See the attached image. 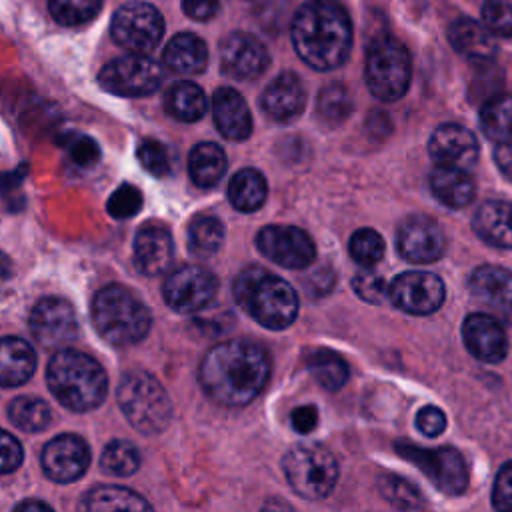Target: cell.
Segmentation results:
<instances>
[{
  "label": "cell",
  "mask_w": 512,
  "mask_h": 512,
  "mask_svg": "<svg viewBox=\"0 0 512 512\" xmlns=\"http://www.w3.org/2000/svg\"><path fill=\"white\" fill-rule=\"evenodd\" d=\"M260 106L274 122H290L298 118L306 106V90L302 80L292 72L278 74L264 88Z\"/></svg>",
  "instance_id": "22"
},
{
  "label": "cell",
  "mask_w": 512,
  "mask_h": 512,
  "mask_svg": "<svg viewBox=\"0 0 512 512\" xmlns=\"http://www.w3.org/2000/svg\"><path fill=\"white\" fill-rule=\"evenodd\" d=\"M162 292L172 310L180 314H194L214 300L218 280L208 268L186 264L168 274Z\"/></svg>",
  "instance_id": "12"
},
{
  "label": "cell",
  "mask_w": 512,
  "mask_h": 512,
  "mask_svg": "<svg viewBox=\"0 0 512 512\" xmlns=\"http://www.w3.org/2000/svg\"><path fill=\"white\" fill-rule=\"evenodd\" d=\"M174 254L170 232L160 224L144 226L134 240V264L146 276H158L168 270Z\"/></svg>",
  "instance_id": "24"
},
{
  "label": "cell",
  "mask_w": 512,
  "mask_h": 512,
  "mask_svg": "<svg viewBox=\"0 0 512 512\" xmlns=\"http://www.w3.org/2000/svg\"><path fill=\"white\" fill-rule=\"evenodd\" d=\"M110 32L114 42L128 52L148 54L162 40L164 20L152 4L130 2L116 10Z\"/></svg>",
  "instance_id": "10"
},
{
  "label": "cell",
  "mask_w": 512,
  "mask_h": 512,
  "mask_svg": "<svg viewBox=\"0 0 512 512\" xmlns=\"http://www.w3.org/2000/svg\"><path fill=\"white\" fill-rule=\"evenodd\" d=\"M392 304L414 316H426L436 312L444 302V284L432 272L410 270L398 274L388 286Z\"/></svg>",
  "instance_id": "14"
},
{
  "label": "cell",
  "mask_w": 512,
  "mask_h": 512,
  "mask_svg": "<svg viewBox=\"0 0 512 512\" xmlns=\"http://www.w3.org/2000/svg\"><path fill=\"white\" fill-rule=\"evenodd\" d=\"M308 370L314 376V380L334 392L342 388L348 380V366L346 362L332 350H318L308 356Z\"/></svg>",
  "instance_id": "36"
},
{
  "label": "cell",
  "mask_w": 512,
  "mask_h": 512,
  "mask_svg": "<svg viewBox=\"0 0 512 512\" xmlns=\"http://www.w3.org/2000/svg\"><path fill=\"white\" fill-rule=\"evenodd\" d=\"M428 150L438 166L468 168L478 158V142L474 134L460 124L438 126L430 136Z\"/></svg>",
  "instance_id": "21"
},
{
  "label": "cell",
  "mask_w": 512,
  "mask_h": 512,
  "mask_svg": "<svg viewBox=\"0 0 512 512\" xmlns=\"http://www.w3.org/2000/svg\"><path fill=\"white\" fill-rule=\"evenodd\" d=\"M220 66L226 76L254 80L268 66V50L256 36L234 32L220 44Z\"/></svg>",
  "instance_id": "17"
},
{
  "label": "cell",
  "mask_w": 512,
  "mask_h": 512,
  "mask_svg": "<svg viewBox=\"0 0 512 512\" xmlns=\"http://www.w3.org/2000/svg\"><path fill=\"white\" fill-rule=\"evenodd\" d=\"M316 112L326 126L342 124L352 112V98L348 88L338 82L324 86L316 100Z\"/></svg>",
  "instance_id": "37"
},
{
  "label": "cell",
  "mask_w": 512,
  "mask_h": 512,
  "mask_svg": "<svg viewBox=\"0 0 512 512\" xmlns=\"http://www.w3.org/2000/svg\"><path fill=\"white\" fill-rule=\"evenodd\" d=\"M462 338L468 352L482 362H500L508 352V338L492 314H470L462 324Z\"/></svg>",
  "instance_id": "20"
},
{
  "label": "cell",
  "mask_w": 512,
  "mask_h": 512,
  "mask_svg": "<svg viewBox=\"0 0 512 512\" xmlns=\"http://www.w3.org/2000/svg\"><path fill=\"white\" fill-rule=\"evenodd\" d=\"M282 468L292 490L306 500L328 496L338 480V462L320 444L292 446L282 458Z\"/></svg>",
  "instance_id": "8"
},
{
  "label": "cell",
  "mask_w": 512,
  "mask_h": 512,
  "mask_svg": "<svg viewBox=\"0 0 512 512\" xmlns=\"http://www.w3.org/2000/svg\"><path fill=\"white\" fill-rule=\"evenodd\" d=\"M448 42L450 46L470 58L488 62L496 54V40L494 34L482 24L472 18H458L448 26Z\"/></svg>",
  "instance_id": "25"
},
{
  "label": "cell",
  "mask_w": 512,
  "mask_h": 512,
  "mask_svg": "<svg viewBox=\"0 0 512 512\" xmlns=\"http://www.w3.org/2000/svg\"><path fill=\"white\" fill-rule=\"evenodd\" d=\"M472 228L494 248H512V204L504 200L484 202L472 220Z\"/></svg>",
  "instance_id": "26"
},
{
  "label": "cell",
  "mask_w": 512,
  "mask_h": 512,
  "mask_svg": "<svg viewBox=\"0 0 512 512\" xmlns=\"http://www.w3.org/2000/svg\"><path fill=\"white\" fill-rule=\"evenodd\" d=\"M142 206V194L136 186L132 184H122L118 186L112 196L108 198V214L118 218V220H124V218H130L134 214H138Z\"/></svg>",
  "instance_id": "45"
},
{
  "label": "cell",
  "mask_w": 512,
  "mask_h": 512,
  "mask_svg": "<svg viewBox=\"0 0 512 512\" xmlns=\"http://www.w3.org/2000/svg\"><path fill=\"white\" fill-rule=\"evenodd\" d=\"M102 6V0H48L52 18L64 26L90 22Z\"/></svg>",
  "instance_id": "41"
},
{
  "label": "cell",
  "mask_w": 512,
  "mask_h": 512,
  "mask_svg": "<svg viewBox=\"0 0 512 512\" xmlns=\"http://www.w3.org/2000/svg\"><path fill=\"white\" fill-rule=\"evenodd\" d=\"M318 424V412L314 406L306 404V406H298L292 412V426L294 430H298L300 434H306L310 430H314Z\"/></svg>",
  "instance_id": "53"
},
{
  "label": "cell",
  "mask_w": 512,
  "mask_h": 512,
  "mask_svg": "<svg viewBox=\"0 0 512 512\" xmlns=\"http://www.w3.org/2000/svg\"><path fill=\"white\" fill-rule=\"evenodd\" d=\"M224 240V226L214 216H196L188 228V248L198 258L216 254Z\"/></svg>",
  "instance_id": "35"
},
{
  "label": "cell",
  "mask_w": 512,
  "mask_h": 512,
  "mask_svg": "<svg viewBox=\"0 0 512 512\" xmlns=\"http://www.w3.org/2000/svg\"><path fill=\"white\" fill-rule=\"evenodd\" d=\"M470 292L494 318L512 322V272L500 266H480L470 278Z\"/></svg>",
  "instance_id": "19"
},
{
  "label": "cell",
  "mask_w": 512,
  "mask_h": 512,
  "mask_svg": "<svg viewBox=\"0 0 512 512\" xmlns=\"http://www.w3.org/2000/svg\"><path fill=\"white\" fill-rule=\"evenodd\" d=\"M352 288H354L356 296H360L364 302H370V304L382 302L384 296L388 294V284H386L384 276L370 268L358 272L352 278Z\"/></svg>",
  "instance_id": "46"
},
{
  "label": "cell",
  "mask_w": 512,
  "mask_h": 512,
  "mask_svg": "<svg viewBox=\"0 0 512 512\" xmlns=\"http://www.w3.org/2000/svg\"><path fill=\"white\" fill-rule=\"evenodd\" d=\"M296 54L314 70L326 72L342 66L352 48V22L336 0H308L292 20Z\"/></svg>",
  "instance_id": "2"
},
{
  "label": "cell",
  "mask_w": 512,
  "mask_h": 512,
  "mask_svg": "<svg viewBox=\"0 0 512 512\" xmlns=\"http://www.w3.org/2000/svg\"><path fill=\"white\" fill-rule=\"evenodd\" d=\"M138 466H140V454L136 446L126 440L110 442L100 456V468L112 476H128L136 472Z\"/></svg>",
  "instance_id": "39"
},
{
  "label": "cell",
  "mask_w": 512,
  "mask_h": 512,
  "mask_svg": "<svg viewBox=\"0 0 512 512\" xmlns=\"http://www.w3.org/2000/svg\"><path fill=\"white\" fill-rule=\"evenodd\" d=\"M16 510H52L48 504H44V502H32V500H26V502H20L18 506H16Z\"/></svg>",
  "instance_id": "55"
},
{
  "label": "cell",
  "mask_w": 512,
  "mask_h": 512,
  "mask_svg": "<svg viewBox=\"0 0 512 512\" xmlns=\"http://www.w3.org/2000/svg\"><path fill=\"white\" fill-rule=\"evenodd\" d=\"M138 160L144 166V170H148L152 176L160 178L170 174L172 170V154L170 148L166 144H162L160 140L154 138H146L138 144Z\"/></svg>",
  "instance_id": "42"
},
{
  "label": "cell",
  "mask_w": 512,
  "mask_h": 512,
  "mask_svg": "<svg viewBox=\"0 0 512 512\" xmlns=\"http://www.w3.org/2000/svg\"><path fill=\"white\" fill-rule=\"evenodd\" d=\"M116 398L128 422L144 434H156L170 422L172 402L168 392L148 372H128L118 384Z\"/></svg>",
  "instance_id": "6"
},
{
  "label": "cell",
  "mask_w": 512,
  "mask_h": 512,
  "mask_svg": "<svg viewBox=\"0 0 512 512\" xmlns=\"http://www.w3.org/2000/svg\"><path fill=\"white\" fill-rule=\"evenodd\" d=\"M182 8L192 20H210L218 10V0H182Z\"/></svg>",
  "instance_id": "52"
},
{
  "label": "cell",
  "mask_w": 512,
  "mask_h": 512,
  "mask_svg": "<svg viewBox=\"0 0 512 512\" xmlns=\"http://www.w3.org/2000/svg\"><path fill=\"white\" fill-rule=\"evenodd\" d=\"M46 380L52 394L70 410L96 408L108 390L106 372L84 352L60 348L48 362Z\"/></svg>",
  "instance_id": "3"
},
{
  "label": "cell",
  "mask_w": 512,
  "mask_h": 512,
  "mask_svg": "<svg viewBox=\"0 0 512 512\" xmlns=\"http://www.w3.org/2000/svg\"><path fill=\"white\" fill-rule=\"evenodd\" d=\"M82 510L116 512V510H150V504L136 492L122 486H100L90 490L82 504Z\"/></svg>",
  "instance_id": "33"
},
{
  "label": "cell",
  "mask_w": 512,
  "mask_h": 512,
  "mask_svg": "<svg viewBox=\"0 0 512 512\" xmlns=\"http://www.w3.org/2000/svg\"><path fill=\"white\" fill-rule=\"evenodd\" d=\"M212 118L228 140H246L252 134V116L246 100L234 88L222 86L212 96Z\"/></svg>",
  "instance_id": "23"
},
{
  "label": "cell",
  "mask_w": 512,
  "mask_h": 512,
  "mask_svg": "<svg viewBox=\"0 0 512 512\" xmlns=\"http://www.w3.org/2000/svg\"><path fill=\"white\" fill-rule=\"evenodd\" d=\"M228 200L240 212H254L266 200V180L254 168L238 170L228 184Z\"/></svg>",
  "instance_id": "32"
},
{
  "label": "cell",
  "mask_w": 512,
  "mask_h": 512,
  "mask_svg": "<svg viewBox=\"0 0 512 512\" xmlns=\"http://www.w3.org/2000/svg\"><path fill=\"white\" fill-rule=\"evenodd\" d=\"M36 366L32 346L16 336L0 338V386L24 384Z\"/></svg>",
  "instance_id": "29"
},
{
  "label": "cell",
  "mask_w": 512,
  "mask_h": 512,
  "mask_svg": "<svg viewBox=\"0 0 512 512\" xmlns=\"http://www.w3.org/2000/svg\"><path fill=\"white\" fill-rule=\"evenodd\" d=\"M384 250H386V244L382 236L372 228L356 230L348 242V252L352 260L364 268L378 264L384 256Z\"/></svg>",
  "instance_id": "40"
},
{
  "label": "cell",
  "mask_w": 512,
  "mask_h": 512,
  "mask_svg": "<svg viewBox=\"0 0 512 512\" xmlns=\"http://www.w3.org/2000/svg\"><path fill=\"white\" fill-rule=\"evenodd\" d=\"M256 246L268 260L292 270L306 268L316 258L312 238L296 226H264L256 236Z\"/></svg>",
  "instance_id": "13"
},
{
  "label": "cell",
  "mask_w": 512,
  "mask_h": 512,
  "mask_svg": "<svg viewBox=\"0 0 512 512\" xmlns=\"http://www.w3.org/2000/svg\"><path fill=\"white\" fill-rule=\"evenodd\" d=\"M22 462V448H20V442L0 430V474H8L12 470H16Z\"/></svg>",
  "instance_id": "50"
},
{
  "label": "cell",
  "mask_w": 512,
  "mask_h": 512,
  "mask_svg": "<svg viewBox=\"0 0 512 512\" xmlns=\"http://www.w3.org/2000/svg\"><path fill=\"white\" fill-rule=\"evenodd\" d=\"M396 246L402 258L416 264H428L444 254L446 238L434 218L416 214L400 224Z\"/></svg>",
  "instance_id": "16"
},
{
  "label": "cell",
  "mask_w": 512,
  "mask_h": 512,
  "mask_svg": "<svg viewBox=\"0 0 512 512\" xmlns=\"http://www.w3.org/2000/svg\"><path fill=\"white\" fill-rule=\"evenodd\" d=\"M480 126L494 142H512V96L494 94L480 110Z\"/></svg>",
  "instance_id": "34"
},
{
  "label": "cell",
  "mask_w": 512,
  "mask_h": 512,
  "mask_svg": "<svg viewBox=\"0 0 512 512\" xmlns=\"http://www.w3.org/2000/svg\"><path fill=\"white\" fill-rule=\"evenodd\" d=\"M432 194L448 208H464L474 200L476 184L466 168L436 166L430 172Z\"/></svg>",
  "instance_id": "27"
},
{
  "label": "cell",
  "mask_w": 512,
  "mask_h": 512,
  "mask_svg": "<svg viewBox=\"0 0 512 512\" xmlns=\"http://www.w3.org/2000/svg\"><path fill=\"white\" fill-rule=\"evenodd\" d=\"M482 24L496 36H512V0H484Z\"/></svg>",
  "instance_id": "44"
},
{
  "label": "cell",
  "mask_w": 512,
  "mask_h": 512,
  "mask_svg": "<svg viewBox=\"0 0 512 512\" xmlns=\"http://www.w3.org/2000/svg\"><path fill=\"white\" fill-rule=\"evenodd\" d=\"M162 60L176 74H200L208 64V48L196 34L182 32L166 44Z\"/></svg>",
  "instance_id": "28"
},
{
  "label": "cell",
  "mask_w": 512,
  "mask_h": 512,
  "mask_svg": "<svg viewBox=\"0 0 512 512\" xmlns=\"http://www.w3.org/2000/svg\"><path fill=\"white\" fill-rule=\"evenodd\" d=\"M270 366V356L262 346L246 340H226L204 354L198 378L214 402L244 406L262 392Z\"/></svg>",
  "instance_id": "1"
},
{
  "label": "cell",
  "mask_w": 512,
  "mask_h": 512,
  "mask_svg": "<svg viewBox=\"0 0 512 512\" xmlns=\"http://www.w3.org/2000/svg\"><path fill=\"white\" fill-rule=\"evenodd\" d=\"M164 108L172 118L180 122H196L204 116L208 102L204 90L198 84L182 80L168 88L164 96Z\"/></svg>",
  "instance_id": "31"
},
{
  "label": "cell",
  "mask_w": 512,
  "mask_h": 512,
  "mask_svg": "<svg viewBox=\"0 0 512 512\" xmlns=\"http://www.w3.org/2000/svg\"><path fill=\"white\" fill-rule=\"evenodd\" d=\"M364 78L368 90L382 102L402 98L410 86V56L406 46L390 36H376L366 50Z\"/></svg>",
  "instance_id": "7"
},
{
  "label": "cell",
  "mask_w": 512,
  "mask_h": 512,
  "mask_svg": "<svg viewBox=\"0 0 512 512\" xmlns=\"http://www.w3.org/2000/svg\"><path fill=\"white\" fill-rule=\"evenodd\" d=\"M64 146H66L68 156L72 158V162H76L78 166H92L100 158V148L90 136L66 134Z\"/></svg>",
  "instance_id": "47"
},
{
  "label": "cell",
  "mask_w": 512,
  "mask_h": 512,
  "mask_svg": "<svg viewBox=\"0 0 512 512\" xmlns=\"http://www.w3.org/2000/svg\"><path fill=\"white\" fill-rule=\"evenodd\" d=\"M10 278V264L4 258V254H0V286Z\"/></svg>",
  "instance_id": "56"
},
{
  "label": "cell",
  "mask_w": 512,
  "mask_h": 512,
  "mask_svg": "<svg viewBox=\"0 0 512 512\" xmlns=\"http://www.w3.org/2000/svg\"><path fill=\"white\" fill-rule=\"evenodd\" d=\"M380 492L396 508H416L422 502L420 492L416 490L414 484L392 474L380 478Z\"/></svg>",
  "instance_id": "43"
},
{
  "label": "cell",
  "mask_w": 512,
  "mask_h": 512,
  "mask_svg": "<svg viewBox=\"0 0 512 512\" xmlns=\"http://www.w3.org/2000/svg\"><path fill=\"white\" fill-rule=\"evenodd\" d=\"M188 172L196 186L212 188L226 172V154L214 142H200L188 156Z\"/></svg>",
  "instance_id": "30"
},
{
  "label": "cell",
  "mask_w": 512,
  "mask_h": 512,
  "mask_svg": "<svg viewBox=\"0 0 512 512\" xmlns=\"http://www.w3.org/2000/svg\"><path fill=\"white\" fill-rule=\"evenodd\" d=\"M10 420L24 432H40L50 424V408L40 398L20 396L8 406Z\"/></svg>",
  "instance_id": "38"
},
{
  "label": "cell",
  "mask_w": 512,
  "mask_h": 512,
  "mask_svg": "<svg viewBox=\"0 0 512 512\" xmlns=\"http://www.w3.org/2000/svg\"><path fill=\"white\" fill-rule=\"evenodd\" d=\"M98 82L104 90L118 96H148L158 90L162 82V68L156 60L146 54H128L108 62L100 74Z\"/></svg>",
  "instance_id": "11"
},
{
  "label": "cell",
  "mask_w": 512,
  "mask_h": 512,
  "mask_svg": "<svg viewBox=\"0 0 512 512\" xmlns=\"http://www.w3.org/2000/svg\"><path fill=\"white\" fill-rule=\"evenodd\" d=\"M394 450L404 460L422 470L428 480L444 494L458 496L468 486V468L462 454L452 446L422 448L408 440H396Z\"/></svg>",
  "instance_id": "9"
},
{
  "label": "cell",
  "mask_w": 512,
  "mask_h": 512,
  "mask_svg": "<svg viewBox=\"0 0 512 512\" xmlns=\"http://www.w3.org/2000/svg\"><path fill=\"white\" fill-rule=\"evenodd\" d=\"M494 158H496V164L500 168V172L512 180V142H504L496 148L494 152Z\"/></svg>",
  "instance_id": "54"
},
{
  "label": "cell",
  "mask_w": 512,
  "mask_h": 512,
  "mask_svg": "<svg viewBox=\"0 0 512 512\" xmlns=\"http://www.w3.org/2000/svg\"><path fill=\"white\" fill-rule=\"evenodd\" d=\"M90 314L100 336L116 346L140 342L150 328L148 308L122 286H106L98 290Z\"/></svg>",
  "instance_id": "5"
},
{
  "label": "cell",
  "mask_w": 512,
  "mask_h": 512,
  "mask_svg": "<svg viewBox=\"0 0 512 512\" xmlns=\"http://www.w3.org/2000/svg\"><path fill=\"white\" fill-rule=\"evenodd\" d=\"M492 504L498 510L512 512V462H506L496 474L492 488Z\"/></svg>",
  "instance_id": "48"
},
{
  "label": "cell",
  "mask_w": 512,
  "mask_h": 512,
  "mask_svg": "<svg viewBox=\"0 0 512 512\" xmlns=\"http://www.w3.org/2000/svg\"><path fill=\"white\" fill-rule=\"evenodd\" d=\"M234 300L264 328H288L298 316L294 288L262 268H248L234 280Z\"/></svg>",
  "instance_id": "4"
},
{
  "label": "cell",
  "mask_w": 512,
  "mask_h": 512,
  "mask_svg": "<svg viewBox=\"0 0 512 512\" xmlns=\"http://www.w3.org/2000/svg\"><path fill=\"white\" fill-rule=\"evenodd\" d=\"M90 464L86 442L74 434L52 438L42 450V468L54 482H72L80 478Z\"/></svg>",
  "instance_id": "18"
},
{
  "label": "cell",
  "mask_w": 512,
  "mask_h": 512,
  "mask_svg": "<svg viewBox=\"0 0 512 512\" xmlns=\"http://www.w3.org/2000/svg\"><path fill=\"white\" fill-rule=\"evenodd\" d=\"M30 330L44 348H62L78 334L74 308L62 298H42L30 312Z\"/></svg>",
  "instance_id": "15"
},
{
  "label": "cell",
  "mask_w": 512,
  "mask_h": 512,
  "mask_svg": "<svg viewBox=\"0 0 512 512\" xmlns=\"http://www.w3.org/2000/svg\"><path fill=\"white\" fill-rule=\"evenodd\" d=\"M24 172H26V166H20L18 170L0 174V198L10 210H20L22 200H18V198H22L20 184L24 180Z\"/></svg>",
  "instance_id": "49"
},
{
  "label": "cell",
  "mask_w": 512,
  "mask_h": 512,
  "mask_svg": "<svg viewBox=\"0 0 512 512\" xmlns=\"http://www.w3.org/2000/svg\"><path fill=\"white\" fill-rule=\"evenodd\" d=\"M416 428L428 436V438H434L438 434H442V430L446 428V416L440 408L436 406H424L418 416H416Z\"/></svg>",
  "instance_id": "51"
}]
</instances>
